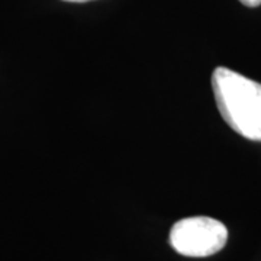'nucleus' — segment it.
<instances>
[{"mask_svg": "<svg viewBox=\"0 0 261 261\" xmlns=\"http://www.w3.org/2000/svg\"><path fill=\"white\" fill-rule=\"evenodd\" d=\"M212 89L224 121L244 138L261 142V84L218 67L212 74Z\"/></svg>", "mask_w": 261, "mask_h": 261, "instance_id": "nucleus-1", "label": "nucleus"}, {"mask_svg": "<svg viewBox=\"0 0 261 261\" xmlns=\"http://www.w3.org/2000/svg\"><path fill=\"white\" fill-rule=\"evenodd\" d=\"M228 241V229L222 222L207 216L181 219L170 231V244L181 255L209 257L219 252Z\"/></svg>", "mask_w": 261, "mask_h": 261, "instance_id": "nucleus-2", "label": "nucleus"}, {"mask_svg": "<svg viewBox=\"0 0 261 261\" xmlns=\"http://www.w3.org/2000/svg\"><path fill=\"white\" fill-rule=\"evenodd\" d=\"M244 6H248V8H257L261 5V0H240Z\"/></svg>", "mask_w": 261, "mask_h": 261, "instance_id": "nucleus-3", "label": "nucleus"}, {"mask_svg": "<svg viewBox=\"0 0 261 261\" xmlns=\"http://www.w3.org/2000/svg\"><path fill=\"white\" fill-rule=\"evenodd\" d=\"M64 2H74V3H83V2H90V0H64Z\"/></svg>", "mask_w": 261, "mask_h": 261, "instance_id": "nucleus-4", "label": "nucleus"}]
</instances>
